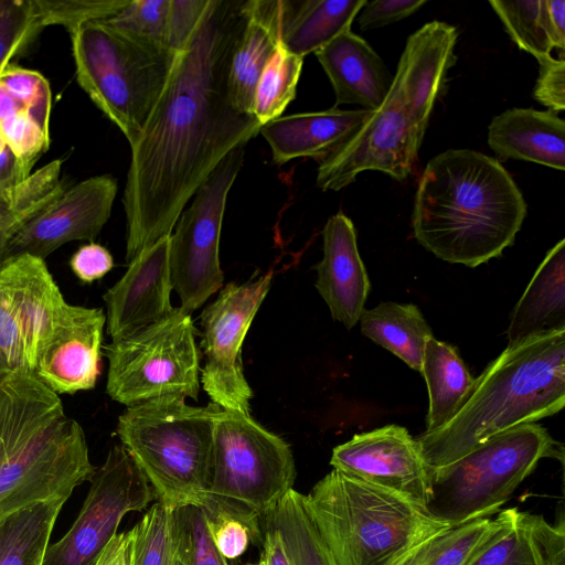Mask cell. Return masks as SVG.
Returning a JSON list of instances; mask_svg holds the SVG:
<instances>
[{"mask_svg":"<svg viewBox=\"0 0 565 565\" xmlns=\"http://www.w3.org/2000/svg\"><path fill=\"white\" fill-rule=\"evenodd\" d=\"M244 4L209 0L130 147L122 196L127 262L170 235L216 166L259 134L258 120L236 110L227 89L231 58L245 24Z\"/></svg>","mask_w":565,"mask_h":565,"instance_id":"6da1fadb","label":"cell"},{"mask_svg":"<svg viewBox=\"0 0 565 565\" xmlns=\"http://www.w3.org/2000/svg\"><path fill=\"white\" fill-rule=\"evenodd\" d=\"M526 203L494 158L449 149L431 158L414 199V237L436 257L477 267L513 245Z\"/></svg>","mask_w":565,"mask_h":565,"instance_id":"7a4b0ae2","label":"cell"},{"mask_svg":"<svg viewBox=\"0 0 565 565\" xmlns=\"http://www.w3.org/2000/svg\"><path fill=\"white\" fill-rule=\"evenodd\" d=\"M458 31L431 21L409 35L382 105L339 149L319 163L317 186L339 191L359 173L380 171L403 181L418 158L435 102L454 65Z\"/></svg>","mask_w":565,"mask_h":565,"instance_id":"3957f363","label":"cell"},{"mask_svg":"<svg viewBox=\"0 0 565 565\" xmlns=\"http://www.w3.org/2000/svg\"><path fill=\"white\" fill-rule=\"evenodd\" d=\"M565 404V329L519 340L475 379L459 412L417 440L428 469L445 467L489 438L552 416Z\"/></svg>","mask_w":565,"mask_h":565,"instance_id":"277c9868","label":"cell"},{"mask_svg":"<svg viewBox=\"0 0 565 565\" xmlns=\"http://www.w3.org/2000/svg\"><path fill=\"white\" fill-rule=\"evenodd\" d=\"M96 470L82 426L34 375L0 373V519L68 499Z\"/></svg>","mask_w":565,"mask_h":565,"instance_id":"5b68a950","label":"cell"},{"mask_svg":"<svg viewBox=\"0 0 565 565\" xmlns=\"http://www.w3.org/2000/svg\"><path fill=\"white\" fill-rule=\"evenodd\" d=\"M302 503L335 565H395L452 527L426 508L335 469L302 494Z\"/></svg>","mask_w":565,"mask_h":565,"instance_id":"8992f818","label":"cell"},{"mask_svg":"<svg viewBox=\"0 0 565 565\" xmlns=\"http://www.w3.org/2000/svg\"><path fill=\"white\" fill-rule=\"evenodd\" d=\"M214 404L194 407L163 396L127 407L117 435L159 502L171 509L202 507L209 495Z\"/></svg>","mask_w":565,"mask_h":565,"instance_id":"52a82bcc","label":"cell"},{"mask_svg":"<svg viewBox=\"0 0 565 565\" xmlns=\"http://www.w3.org/2000/svg\"><path fill=\"white\" fill-rule=\"evenodd\" d=\"M70 35L79 86L131 147L168 81L178 52L132 39L102 21L83 23Z\"/></svg>","mask_w":565,"mask_h":565,"instance_id":"ba28073f","label":"cell"},{"mask_svg":"<svg viewBox=\"0 0 565 565\" xmlns=\"http://www.w3.org/2000/svg\"><path fill=\"white\" fill-rule=\"evenodd\" d=\"M563 446L536 423L500 433L458 460L428 469L427 510L450 526L494 514L543 458L563 461Z\"/></svg>","mask_w":565,"mask_h":565,"instance_id":"9c48e42d","label":"cell"},{"mask_svg":"<svg viewBox=\"0 0 565 565\" xmlns=\"http://www.w3.org/2000/svg\"><path fill=\"white\" fill-rule=\"evenodd\" d=\"M106 391L127 407L163 396L198 399L200 350L191 313L181 307L159 322L105 347Z\"/></svg>","mask_w":565,"mask_h":565,"instance_id":"30bf717a","label":"cell"},{"mask_svg":"<svg viewBox=\"0 0 565 565\" xmlns=\"http://www.w3.org/2000/svg\"><path fill=\"white\" fill-rule=\"evenodd\" d=\"M295 478L294 456L282 438L250 415L214 404L209 494L242 504L262 518L292 489Z\"/></svg>","mask_w":565,"mask_h":565,"instance_id":"8fae6325","label":"cell"},{"mask_svg":"<svg viewBox=\"0 0 565 565\" xmlns=\"http://www.w3.org/2000/svg\"><path fill=\"white\" fill-rule=\"evenodd\" d=\"M245 146L232 150L180 214L169 239L172 288L192 312L223 287L218 248L228 192L244 162Z\"/></svg>","mask_w":565,"mask_h":565,"instance_id":"7c38bea8","label":"cell"},{"mask_svg":"<svg viewBox=\"0 0 565 565\" xmlns=\"http://www.w3.org/2000/svg\"><path fill=\"white\" fill-rule=\"evenodd\" d=\"M68 302L44 259L30 254L0 266V371L34 375L39 355Z\"/></svg>","mask_w":565,"mask_h":565,"instance_id":"4fadbf2b","label":"cell"},{"mask_svg":"<svg viewBox=\"0 0 565 565\" xmlns=\"http://www.w3.org/2000/svg\"><path fill=\"white\" fill-rule=\"evenodd\" d=\"M89 490L73 525L49 544L42 565H95L117 534L125 514L142 511L156 494L125 447L113 446L89 480Z\"/></svg>","mask_w":565,"mask_h":565,"instance_id":"5bb4252c","label":"cell"},{"mask_svg":"<svg viewBox=\"0 0 565 565\" xmlns=\"http://www.w3.org/2000/svg\"><path fill=\"white\" fill-rule=\"evenodd\" d=\"M271 278L270 270L243 285L226 284L201 315L203 388L212 403L244 415H249L254 394L243 370L242 344Z\"/></svg>","mask_w":565,"mask_h":565,"instance_id":"9a60e30c","label":"cell"},{"mask_svg":"<svg viewBox=\"0 0 565 565\" xmlns=\"http://www.w3.org/2000/svg\"><path fill=\"white\" fill-rule=\"evenodd\" d=\"M330 465L424 508L429 502L428 467L405 427L392 424L356 434L333 448Z\"/></svg>","mask_w":565,"mask_h":565,"instance_id":"2e32d148","label":"cell"},{"mask_svg":"<svg viewBox=\"0 0 565 565\" xmlns=\"http://www.w3.org/2000/svg\"><path fill=\"white\" fill-rule=\"evenodd\" d=\"M117 181L103 174L65 189L11 237L10 255L30 254L44 259L73 241L93 242L110 217Z\"/></svg>","mask_w":565,"mask_h":565,"instance_id":"e0dca14e","label":"cell"},{"mask_svg":"<svg viewBox=\"0 0 565 565\" xmlns=\"http://www.w3.org/2000/svg\"><path fill=\"white\" fill-rule=\"evenodd\" d=\"M169 239L170 235L164 236L135 256L124 276L103 296L107 333L113 341L132 335L173 312Z\"/></svg>","mask_w":565,"mask_h":565,"instance_id":"ac0fdd59","label":"cell"},{"mask_svg":"<svg viewBox=\"0 0 565 565\" xmlns=\"http://www.w3.org/2000/svg\"><path fill=\"white\" fill-rule=\"evenodd\" d=\"M105 324L102 308L68 303L39 355L34 376L57 395L94 388Z\"/></svg>","mask_w":565,"mask_h":565,"instance_id":"d6986e66","label":"cell"},{"mask_svg":"<svg viewBox=\"0 0 565 565\" xmlns=\"http://www.w3.org/2000/svg\"><path fill=\"white\" fill-rule=\"evenodd\" d=\"M322 238L323 256L315 266V286L333 320L350 330L359 322L371 289L353 222L338 212L327 221Z\"/></svg>","mask_w":565,"mask_h":565,"instance_id":"ffe728a7","label":"cell"},{"mask_svg":"<svg viewBox=\"0 0 565 565\" xmlns=\"http://www.w3.org/2000/svg\"><path fill=\"white\" fill-rule=\"evenodd\" d=\"M373 110L323 111L280 116L259 129L271 150L273 161L284 164L308 157L319 163L344 145L371 117Z\"/></svg>","mask_w":565,"mask_h":565,"instance_id":"44dd1931","label":"cell"},{"mask_svg":"<svg viewBox=\"0 0 565 565\" xmlns=\"http://www.w3.org/2000/svg\"><path fill=\"white\" fill-rule=\"evenodd\" d=\"M494 533L465 565H565V526L518 508L500 511Z\"/></svg>","mask_w":565,"mask_h":565,"instance_id":"7402d4cb","label":"cell"},{"mask_svg":"<svg viewBox=\"0 0 565 565\" xmlns=\"http://www.w3.org/2000/svg\"><path fill=\"white\" fill-rule=\"evenodd\" d=\"M315 54L333 87L334 107L359 105L374 111L382 105L393 75L364 39L349 29Z\"/></svg>","mask_w":565,"mask_h":565,"instance_id":"603a6c76","label":"cell"},{"mask_svg":"<svg viewBox=\"0 0 565 565\" xmlns=\"http://www.w3.org/2000/svg\"><path fill=\"white\" fill-rule=\"evenodd\" d=\"M287 0L245 1V24L234 49L228 97L236 110L253 115L258 78L280 43Z\"/></svg>","mask_w":565,"mask_h":565,"instance_id":"cb8c5ba5","label":"cell"},{"mask_svg":"<svg viewBox=\"0 0 565 565\" xmlns=\"http://www.w3.org/2000/svg\"><path fill=\"white\" fill-rule=\"evenodd\" d=\"M488 145L502 159L565 170V121L551 110L507 109L492 118Z\"/></svg>","mask_w":565,"mask_h":565,"instance_id":"d4e9b609","label":"cell"},{"mask_svg":"<svg viewBox=\"0 0 565 565\" xmlns=\"http://www.w3.org/2000/svg\"><path fill=\"white\" fill-rule=\"evenodd\" d=\"M565 329V239L545 255L513 308L508 344L547 330Z\"/></svg>","mask_w":565,"mask_h":565,"instance_id":"484cf974","label":"cell"},{"mask_svg":"<svg viewBox=\"0 0 565 565\" xmlns=\"http://www.w3.org/2000/svg\"><path fill=\"white\" fill-rule=\"evenodd\" d=\"M366 0H287L280 42L305 57L316 53L351 24Z\"/></svg>","mask_w":565,"mask_h":565,"instance_id":"4316f807","label":"cell"},{"mask_svg":"<svg viewBox=\"0 0 565 565\" xmlns=\"http://www.w3.org/2000/svg\"><path fill=\"white\" fill-rule=\"evenodd\" d=\"M420 374L426 381L429 406L426 433L446 425L463 406L475 379L457 350L435 337L427 340Z\"/></svg>","mask_w":565,"mask_h":565,"instance_id":"83f0119b","label":"cell"},{"mask_svg":"<svg viewBox=\"0 0 565 565\" xmlns=\"http://www.w3.org/2000/svg\"><path fill=\"white\" fill-rule=\"evenodd\" d=\"M361 332L420 373L425 344L433 330L413 303L381 302L373 309H363Z\"/></svg>","mask_w":565,"mask_h":565,"instance_id":"f1b7e54d","label":"cell"},{"mask_svg":"<svg viewBox=\"0 0 565 565\" xmlns=\"http://www.w3.org/2000/svg\"><path fill=\"white\" fill-rule=\"evenodd\" d=\"M64 498L42 501L0 519V565H42Z\"/></svg>","mask_w":565,"mask_h":565,"instance_id":"f546056e","label":"cell"},{"mask_svg":"<svg viewBox=\"0 0 565 565\" xmlns=\"http://www.w3.org/2000/svg\"><path fill=\"white\" fill-rule=\"evenodd\" d=\"M262 518L265 526L279 532L291 565H335L296 490Z\"/></svg>","mask_w":565,"mask_h":565,"instance_id":"4dcf8cb0","label":"cell"},{"mask_svg":"<svg viewBox=\"0 0 565 565\" xmlns=\"http://www.w3.org/2000/svg\"><path fill=\"white\" fill-rule=\"evenodd\" d=\"M499 523L497 515L448 527L415 546L395 565H465Z\"/></svg>","mask_w":565,"mask_h":565,"instance_id":"1f68e13d","label":"cell"},{"mask_svg":"<svg viewBox=\"0 0 565 565\" xmlns=\"http://www.w3.org/2000/svg\"><path fill=\"white\" fill-rule=\"evenodd\" d=\"M200 508L213 544L226 559L242 556L250 543H263L260 516L248 508L212 494Z\"/></svg>","mask_w":565,"mask_h":565,"instance_id":"d6a6232c","label":"cell"},{"mask_svg":"<svg viewBox=\"0 0 565 565\" xmlns=\"http://www.w3.org/2000/svg\"><path fill=\"white\" fill-rule=\"evenodd\" d=\"M302 65L303 57L289 52L280 42L255 87L252 111L260 126L280 117L296 97Z\"/></svg>","mask_w":565,"mask_h":565,"instance_id":"836d02e7","label":"cell"},{"mask_svg":"<svg viewBox=\"0 0 565 565\" xmlns=\"http://www.w3.org/2000/svg\"><path fill=\"white\" fill-rule=\"evenodd\" d=\"M175 557L174 509L157 501L130 530L126 565H173Z\"/></svg>","mask_w":565,"mask_h":565,"instance_id":"e575fe53","label":"cell"},{"mask_svg":"<svg viewBox=\"0 0 565 565\" xmlns=\"http://www.w3.org/2000/svg\"><path fill=\"white\" fill-rule=\"evenodd\" d=\"M489 4L519 49L537 61L552 55L553 47L543 25L542 0H491Z\"/></svg>","mask_w":565,"mask_h":565,"instance_id":"d590c367","label":"cell"},{"mask_svg":"<svg viewBox=\"0 0 565 565\" xmlns=\"http://www.w3.org/2000/svg\"><path fill=\"white\" fill-rule=\"evenodd\" d=\"M169 6L170 0H129L126 7L102 22L138 41L169 49Z\"/></svg>","mask_w":565,"mask_h":565,"instance_id":"8d00e7d4","label":"cell"},{"mask_svg":"<svg viewBox=\"0 0 565 565\" xmlns=\"http://www.w3.org/2000/svg\"><path fill=\"white\" fill-rule=\"evenodd\" d=\"M177 556L184 565H230L215 547L200 507L174 509Z\"/></svg>","mask_w":565,"mask_h":565,"instance_id":"74e56055","label":"cell"},{"mask_svg":"<svg viewBox=\"0 0 565 565\" xmlns=\"http://www.w3.org/2000/svg\"><path fill=\"white\" fill-rule=\"evenodd\" d=\"M41 30L33 0H0V72Z\"/></svg>","mask_w":565,"mask_h":565,"instance_id":"f35d334b","label":"cell"},{"mask_svg":"<svg viewBox=\"0 0 565 565\" xmlns=\"http://www.w3.org/2000/svg\"><path fill=\"white\" fill-rule=\"evenodd\" d=\"M129 0H33L40 25H62L68 33L86 22L105 20Z\"/></svg>","mask_w":565,"mask_h":565,"instance_id":"ab89813d","label":"cell"},{"mask_svg":"<svg viewBox=\"0 0 565 565\" xmlns=\"http://www.w3.org/2000/svg\"><path fill=\"white\" fill-rule=\"evenodd\" d=\"M62 161L54 160L11 188H0V223L19 211L66 189L61 179Z\"/></svg>","mask_w":565,"mask_h":565,"instance_id":"60d3db41","label":"cell"},{"mask_svg":"<svg viewBox=\"0 0 565 565\" xmlns=\"http://www.w3.org/2000/svg\"><path fill=\"white\" fill-rule=\"evenodd\" d=\"M0 85L43 129L50 131L51 89L39 72L10 63L0 72Z\"/></svg>","mask_w":565,"mask_h":565,"instance_id":"b9f144b4","label":"cell"},{"mask_svg":"<svg viewBox=\"0 0 565 565\" xmlns=\"http://www.w3.org/2000/svg\"><path fill=\"white\" fill-rule=\"evenodd\" d=\"M0 134L17 156L24 173L30 175L39 157L50 145V131L43 129L21 109L0 124Z\"/></svg>","mask_w":565,"mask_h":565,"instance_id":"7bdbcfd3","label":"cell"},{"mask_svg":"<svg viewBox=\"0 0 565 565\" xmlns=\"http://www.w3.org/2000/svg\"><path fill=\"white\" fill-rule=\"evenodd\" d=\"M533 97L548 110L557 113L565 108V61L564 55H552L539 60V76Z\"/></svg>","mask_w":565,"mask_h":565,"instance_id":"ee69618b","label":"cell"},{"mask_svg":"<svg viewBox=\"0 0 565 565\" xmlns=\"http://www.w3.org/2000/svg\"><path fill=\"white\" fill-rule=\"evenodd\" d=\"M207 4L209 0H170L167 45L171 51L184 47Z\"/></svg>","mask_w":565,"mask_h":565,"instance_id":"f6af8a7d","label":"cell"},{"mask_svg":"<svg viewBox=\"0 0 565 565\" xmlns=\"http://www.w3.org/2000/svg\"><path fill=\"white\" fill-rule=\"evenodd\" d=\"M426 2V0L366 1L361 9L358 23L362 31L380 29L409 17Z\"/></svg>","mask_w":565,"mask_h":565,"instance_id":"bcb514c9","label":"cell"},{"mask_svg":"<svg viewBox=\"0 0 565 565\" xmlns=\"http://www.w3.org/2000/svg\"><path fill=\"white\" fill-rule=\"evenodd\" d=\"M70 267L85 284L103 278L114 267L109 250L94 242L81 246L71 257Z\"/></svg>","mask_w":565,"mask_h":565,"instance_id":"7dc6e473","label":"cell"},{"mask_svg":"<svg viewBox=\"0 0 565 565\" xmlns=\"http://www.w3.org/2000/svg\"><path fill=\"white\" fill-rule=\"evenodd\" d=\"M63 191L55 193L34 205L19 211L11 217L0 223V266L7 260L10 255L9 243L15 232L24 225L29 220L44 210L53 200H55Z\"/></svg>","mask_w":565,"mask_h":565,"instance_id":"c3c4849f","label":"cell"},{"mask_svg":"<svg viewBox=\"0 0 565 565\" xmlns=\"http://www.w3.org/2000/svg\"><path fill=\"white\" fill-rule=\"evenodd\" d=\"M542 19L546 36L554 49L564 53L565 47V1L542 0Z\"/></svg>","mask_w":565,"mask_h":565,"instance_id":"681fc988","label":"cell"},{"mask_svg":"<svg viewBox=\"0 0 565 565\" xmlns=\"http://www.w3.org/2000/svg\"><path fill=\"white\" fill-rule=\"evenodd\" d=\"M28 177L17 156L0 134V188L14 186Z\"/></svg>","mask_w":565,"mask_h":565,"instance_id":"f907efd6","label":"cell"},{"mask_svg":"<svg viewBox=\"0 0 565 565\" xmlns=\"http://www.w3.org/2000/svg\"><path fill=\"white\" fill-rule=\"evenodd\" d=\"M265 530L260 557L247 565H291L279 532L269 526Z\"/></svg>","mask_w":565,"mask_h":565,"instance_id":"816d5d0a","label":"cell"},{"mask_svg":"<svg viewBox=\"0 0 565 565\" xmlns=\"http://www.w3.org/2000/svg\"><path fill=\"white\" fill-rule=\"evenodd\" d=\"M130 531L117 533L105 547L95 565H126V550Z\"/></svg>","mask_w":565,"mask_h":565,"instance_id":"f5cc1de1","label":"cell"},{"mask_svg":"<svg viewBox=\"0 0 565 565\" xmlns=\"http://www.w3.org/2000/svg\"><path fill=\"white\" fill-rule=\"evenodd\" d=\"M173 565H184V564H183V563L180 561V558L177 556V557H175V559H174V562H173Z\"/></svg>","mask_w":565,"mask_h":565,"instance_id":"db71d44e","label":"cell"},{"mask_svg":"<svg viewBox=\"0 0 565 565\" xmlns=\"http://www.w3.org/2000/svg\"><path fill=\"white\" fill-rule=\"evenodd\" d=\"M0 373H2V372L0 371Z\"/></svg>","mask_w":565,"mask_h":565,"instance_id":"11a10c76","label":"cell"}]
</instances>
